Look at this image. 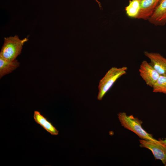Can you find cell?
<instances>
[{
	"label": "cell",
	"mask_w": 166,
	"mask_h": 166,
	"mask_svg": "<svg viewBox=\"0 0 166 166\" xmlns=\"http://www.w3.org/2000/svg\"><path fill=\"white\" fill-rule=\"evenodd\" d=\"M118 120L122 126L137 135L141 139L155 140L152 135L147 132L142 126L143 122L132 115H128L125 112H120Z\"/></svg>",
	"instance_id": "1"
},
{
	"label": "cell",
	"mask_w": 166,
	"mask_h": 166,
	"mask_svg": "<svg viewBox=\"0 0 166 166\" xmlns=\"http://www.w3.org/2000/svg\"><path fill=\"white\" fill-rule=\"evenodd\" d=\"M28 40L27 38L20 39L17 35L5 38L0 52V57L8 61L16 59L21 53L24 43Z\"/></svg>",
	"instance_id": "2"
},
{
	"label": "cell",
	"mask_w": 166,
	"mask_h": 166,
	"mask_svg": "<svg viewBox=\"0 0 166 166\" xmlns=\"http://www.w3.org/2000/svg\"><path fill=\"white\" fill-rule=\"evenodd\" d=\"M127 67H113L106 73L100 81L98 86V93L97 99L101 100L106 93L109 90L116 81L127 73Z\"/></svg>",
	"instance_id": "3"
},
{
	"label": "cell",
	"mask_w": 166,
	"mask_h": 166,
	"mask_svg": "<svg viewBox=\"0 0 166 166\" xmlns=\"http://www.w3.org/2000/svg\"><path fill=\"white\" fill-rule=\"evenodd\" d=\"M140 146L152 152L155 159L160 160L166 165V145L159 140H139Z\"/></svg>",
	"instance_id": "4"
},
{
	"label": "cell",
	"mask_w": 166,
	"mask_h": 166,
	"mask_svg": "<svg viewBox=\"0 0 166 166\" xmlns=\"http://www.w3.org/2000/svg\"><path fill=\"white\" fill-rule=\"evenodd\" d=\"M140 74L146 84L152 87L160 75L153 66L146 61H143L139 69Z\"/></svg>",
	"instance_id": "5"
},
{
	"label": "cell",
	"mask_w": 166,
	"mask_h": 166,
	"mask_svg": "<svg viewBox=\"0 0 166 166\" xmlns=\"http://www.w3.org/2000/svg\"><path fill=\"white\" fill-rule=\"evenodd\" d=\"M144 54L150 60V64L160 75L166 77V58L157 53L145 51Z\"/></svg>",
	"instance_id": "6"
},
{
	"label": "cell",
	"mask_w": 166,
	"mask_h": 166,
	"mask_svg": "<svg viewBox=\"0 0 166 166\" xmlns=\"http://www.w3.org/2000/svg\"><path fill=\"white\" fill-rule=\"evenodd\" d=\"M156 26L166 24V0H160L152 15L148 20Z\"/></svg>",
	"instance_id": "7"
},
{
	"label": "cell",
	"mask_w": 166,
	"mask_h": 166,
	"mask_svg": "<svg viewBox=\"0 0 166 166\" xmlns=\"http://www.w3.org/2000/svg\"><path fill=\"white\" fill-rule=\"evenodd\" d=\"M140 7L136 18L148 20L152 15L160 0H139Z\"/></svg>",
	"instance_id": "8"
},
{
	"label": "cell",
	"mask_w": 166,
	"mask_h": 166,
	"mask_svg": "<svg viewBox=\"0 0 166 166\" xmlns=\"http://www.w3.org/2000/svg\"><path fill=\"white\" fill-rule=\"evenodd\" d=\"M34 121L40 125L51 135H57L58 134V131L39 111H34Z\"/></svg>",
	"instance_id": "9"
},
{
	"label": "cell",
	"mask_w": 166,
	"mask_h": 166,
	"mask_svg": "<svg viewBox=\"0 0 166 166\" xmlns=\"http://www.w3.org/2000/svg\"><path fill=\"white\" fill-rule=\"evenodd\" d=\"M20 65L16 59L8 61L0 57V78L11 73L18 68Z\"/></svg>",
	"instance_id": "10"
},
{
	"label": "cell",
	"mask_w": 166,
	"mask_h": 166,
	"mask_svg": "<svg viewBox=\"0 0 166 166\" xmlns=\"http://www.w3.org/2000/svg\"><path fill=\"white\" fill-rule=\"evenodd\" d=\"M139 0H130L128 5L125 8L126 13L129 17L136 18L140 10Z\"/></svg>",
	"instance_id": "11"
},
{
	"label": "cell",
	"mask_w": 166,
	"mask_h": 166,
	"mask_svg": "<svg viewBox=\"0 0 166 166\" xmlns=\"http://www.w3.org/2000/svg\"><path fill=\"white\" fill-rule=\"evenodd\" d=\"M152 88L153 92L166 94V77L160 75Z\"/></svg>",
	"instance_id": "12"
},
{
	"label": "cell",
	"mask_w": 166,
	"mask_h": 166,
	"mask_svg": "<svg viewBox=\"0 0 166 166\" xmlns=\"http://www.w3.org/2000/svg\"><path fill=\"white\" fill-rule=\"evenodd\" d=\"M159 140L166 145V138H165L164 140H162L160 138H159Z\"/></svg>",
	"instance_id": "13"
},
{
	"label": "cell",
	"mask_w": 166,
	"mask_h": 166,
	"mask_svg": "<svg viewBox=\"0 0 166 166\" xmlns=\"http://www.w3.org/2000/svg\"><path fill=\"white\" fill-rule=\"evenodd\" d=\"M97 2V4H98L99 7H100V8H101V4L100 3V2H99L98 0H95Z\"/></svg>",
	"instance_id": "14"
},
{
	"label": "cell",
	"mask_w": 166,
	"mask_h": 166,
	"mask_svg": "<svg viewBox=\"0 0 166 166\" xmlns=\"http://www.w3.org/2000/svg\"><path fill=\"white\" fill-rule=\"evenodd\" d=\"M165 166H166V165H165Z\"/></svg>",
	"instance_id": "15"
}]
</instances>
